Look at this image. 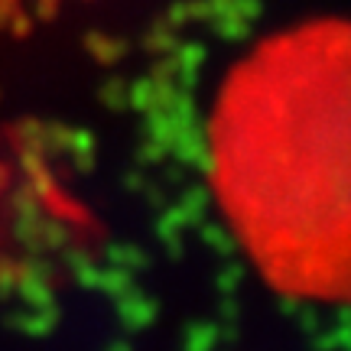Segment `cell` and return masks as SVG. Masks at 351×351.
Returning <instances> with one entry per match:
<instances>
[{
  "label": "cell",
  "instance_id": "1",
  "mask_svg": "<svg viewBox=\"0 0 351 351\" xmlns=\"http://www.w3.org/2000/svg\"><path fill=\"white\" fill-rule=\"evenodd\" d=\"M215 163L257 261L293 289L335 287L345 254L339 39L313 26L263 46L225 88Z\"/></svg>",
  "mask_w": 351,
  "mask_h": 351
}]
</instances>
